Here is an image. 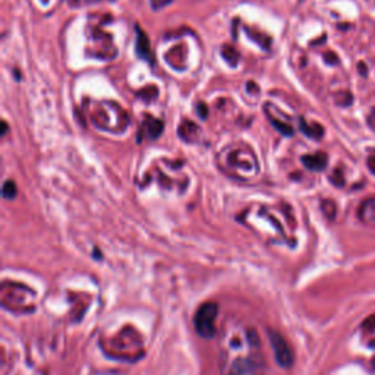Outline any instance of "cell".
Listing matches in <instances>:
<instances>
[{"instance_id": "obj_1", "label": "cell", "mask_w": 375, "mask_h": 375, "mask_svg": "<svg viewBox=\"0 0 375 375\" xmlns=\"http://www.w3.org/2000/svg\"><path fill=\"white\" fill-rule=\"evenodd\" d=\"M217 315H219V306L216 302H205L196 309L195 316H194V326H195L198 336L207 340H210L216 336Z\"/></svg>"}, {"instance_id": "obj_2", "label": "cell", "mask_w": 375, "mask_h": 375, "mask_svg": "<svg viewBox=\"0 0 375 375\" xmlns=\"http://www.w3.org/2000/svg\"><path fill=\"white\" fill-rule=\"evenodd\" d=\"M267 333H269L271 347L274 350V358H276L277 365L286 369L290 368L293 365V353L287 345L286 339L276 330H269Z\"/></svg>"}, {"instance_id": "obj_3", "label": "cell", "mask_w": 375, "mask_h": 375, "mask_svg": "<svg viewBox=\"0 0 375 375\" xmlns=\"http://www.w3.org/2000/svg\"><path fill=\"white\" fill-rule=\"evenodd\" d=\"M302 163L305 167H308L309 170H324L326 166H327V155L323 154V152H318V154H312V155H303L302 157Z\"/></svg>"}, {"instance_id": "obj_4", "label": "cell", "mask_w": 375, "mask_h": 375, "mask_svg": "<svg viewBox=\"0 0 375 375\" xmlns=\"http://www.w3.org/2000/svg\"><path fill=\"white\" fill-rule=\"evenodd\" d=\"M136 51H138V55L139 56H142L144 59L150 60L151 59V51H150V44H148V38H147V35L142 32L141 30H138V41H136Z\"/></svg>"}, {"instance_id": "obj_5", "label": "cell", "mask_w": 375, "mask_h": 375, "mask_svg": "<svg viewBox=\"0 0 375 375\" xmlns=\"http://www.w3.org/2000/svg\"><path fill=\"white\" fill-rule=\"evenodd\" d=\"M300 129H302V132H305L306 135L311 136V138H315V139H319L324 134V129L319 125L308 126V123L303 122V119H300Z\"/></svg>"}, {"instance_id": "obj_6", "label": "cell", "mask_w": 375, "mask_h": 375, "mask_svg": "<svg viewBox=\"0 0 375 375\" xmlns=\"http://www.w3.org/2000/svg\"><path fill=\"white\" fill-rule=\"evenodd\" d=\"M147 128H148V134L151 138H158L160 134L163 132V123L157 119H150V122L147 123Z\"/></svg>"}, {"instance_id": "obj_7", "label": "cell", "mask_w": 375, "mask_h": 375, "mask_svg": "<svg viewBox=\"0 0 375 375\" xmlns=\"http://www.w3.org/2000/svg\"><path fill=\"white\" fill-rule=\"evenodd\" d=\"M269 118H270L271 123H273V126H274V128H276L277 131H280V132H282L283 135H286V136H292V135H293V129H292V128H290L289 125H285L283 122H280V120L274 119L273 116H269Z\"/></svg>"}, {"instance_id": "obj_8", "label": "cell", "mask_w": 375, "mask_h": 375, "mask_svg": "<svg viewBox=\"0 0 375 375\" xmlns=\"http://www.w3.org/2000/svg\"><path fill=\"white\" fill-rule=\"evenodd\" d=\"M16 195V185L14 180H6L3 185V196L8 199H12Z\"/></svg>"}, {"instance_id": "obj_9", "label": "cell", "mask_w": 375, "mask_h": 375, "mask_svg": "<svg viewBox=\"0 0 375 375\" xmlns=\"http://www.w3.org/2000/svg\"><path fill=\"white\" fill-rule=\"evenodd\" d=\"M323 211L326 212V216L330 220H333L334 216H336V205H334V202L333 201H324L323 202Z\"/></svg>"}, {"instance_id": "obj_10", "label": "cell", "mask_w": 375, "mask_h": 375, "mask_svg": "<svg viewBox=\"0 0 375 375\" xmlns=\"http://www.w3.org/2000/svg\"><path fill=\"white\" fill-rule=\"evenodd\" d=\"M331 180H333V183H334L336 186H342V185H343V178H342L340 170H336V172H334V175L331 176Z\"/></svg>"}, {"instance_id": "obj_11", "label": "cell", "mask_w": 375, "mask_h": 375, "mask_svg": "<svg viewBox=\"0 0 375 375\" xmlns=\"http://www.w3.org/2000/svg\"><path fill=\"white\" fill-rule=\"evenodd\" d=\"M198 109H201V112H198V115L201 113V118L205 119V118H207V107H205V104H204V103H199Z\"/></svg>"}, {"instance_id": "obj_12", "label": "cell", "mask_w": 375, "mask_h": 375, "mask_svg": "<svg viewBox=\"0 0 375 375\" xmlns=\"http://www.w3.org/2000/svg\"><path fill=\"white\" fill-rule=\"evenodd\" d=\"M6 129H8V125H6V122H3V131H2V135H5V134H6Z\"/></svg>"}]
</instances>
